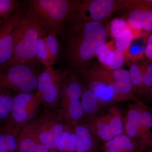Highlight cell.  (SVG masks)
Listing matches in <instances>:
<instances>
[{"label": "cell", "mask_w": 152, "mask_h": 152, "mask_svg": "<svg viewBox=\"0 0 152 152\" xmlns=\"http://www.w3.org/2000/svg\"><path fill=\"white\" fill-rule=\"evenodd\" d=\"M61 36L68 69L77 71L93 61L97 50L105 42L107 32L102 22L72 18Z\"/></svg>", "instance_id": "6da1fadb"}, {"label": "cell", "mask_w": 152, "mask_h": 152, "mask_svg": "<svg viewBox=\"0 0 152 152\" xmlns=\"http://www.w3.org/2000/svg\"><path fill=\"white\" fill-rule=\"evenodd\" d=\"M80 0H31L27 10L46 32L61 36Z\"/></svg>", "instance_id": "7a4b0ae2"}, {"label": "cell", "mask_w": 152, "mask_h": 152, "mask_svg": "<svg viewBox=\"0 0 152 152\" xmlns=\"http://www.w3.org/2000/svg\"><path fill=\"white\" fill-rule=\"evenodd\" d=\"M47 33L34 17L23 11L21 20L14 34L12 57L9 64H25L36 66V48L38 39Z\"/></svg>", "instance_id": "3957f363"}, {"label": "cell", "mask_w": 152, "mask_h": 152, "mask_svg": "<svg viewBox=\"0 0 152 152\" xmlns=\"http://www.w3.org/2000/svg\"><path fill=\"white\" fill-rule=\"evenodd\" d=\"M84 81L75 71L69 69L63 84L58 111L64 124L74 127L83 121L82 103Z\"/></svg>", "instance_id": "277c9868"}, {"label": "cell", "mask_w": 152, "mask_h": 152, "mask_svg": "<svg viewBox=\"0 0 152 152\" xmlns=\"http://www.w3.org/2000/svg\"><path fill=\"white\" fill-rule=\"evenodd\" d=\"M65 127L57 111L44 109L25 127L32 133L49 152H58V145Z\"/></svg>", "instance_id": "5b68a950"}, {"label": "cell", "mask_w": 152, "mask_h": 152, "mask_svg": "<svg viewBox=\"0 0 152 152\" xmlns=\"http://www.w3.org/2000/svg\"><path fill=\"white\" fill-rule=\"evenodd\" d=\"M40 73L36 66L18 64L0 65V92L33 93L37 90Z\"/></svg>", "instance_id": "8992f818"}, {"label": "cell", "mask_w": 152, "mask_h": 152, "mask_svg": "<svg viewBox=\"0 0 152 152\" xmlns=\"http://www.w3.org/2000/svg\"><path fill=\"white\" fill-rule=\"evenodd\" d=\"M75 72L85 81L99 82L111 87L116 97L126 94L131 88L129 72L125 69L112 70L102 64L92 61Z\"/></svg>", "instance_id": "52a82bcc"}, {"label": "cell", "mask_w": 152, "mask_h": 152, "mask_svg": "<svg viewBox=\"0 0 152 152\" xmlns=\"http://www.w3.org/2000/svg\"><path fill=\"white\" fill-rule=\"evenodd\" d=\"M41 104L36 93H16L14 95L8 118L1 128L16 137L31 121Z\"/></svg>", "instance_id": "ba28073f"}, {"label": "cell", "mask_w": 152, "mask_h": 152, "mask_svg": "<svg viewBox=\"0 0 152 152\" xmlns=\"http://www.w3.org/2000/svg\"><path fill=\"white\" fill-rule=\"evenodd\" d=\"M69 72L68 69H55L48 66L40 73L36 93L44 109L52 110L58 106L63 84Z\"/></svg>", "instance_id": "9c48e42d"}, {"label": "cell", "mask_w": 152, "mask_h": 152, "mask_svg": "<svg viewBox=\"0 0 152 152\" xmlns=\"http://www.w3.org/2000/svg\"><path fill=\"white\" fill-rule=\"evenodd\" d=\"M82 124L103 142L125 134L124 115L121 109L115 106H112L106 113L98 115Z\"/></svg>", "instance_id": "30bf717a"}, {"label": "cell", "mask_w": 152, "mask_h": 152, "mask_svg": "<svg viewBox=\"0 0 152 152\" xmlns=\"http://www.w3.org/2000/svg\"><path fill=\"white\" fill-rule=\"evenodd\" d=\"M131 7V0H83L72 18L84 21L102 22L114 12Z\"/></svg>", "instance_id": "8fae6325"}, {"label": "cell", "mask_w": 152, "mask_h": 152, "mask_svg": "<svg viewBox=\"0 0 152 152\" xmlns=\"http://www.w3.org/2000/svg\"><path fill=\"white\" fill-rule=\"evenodd\" d=\"M146 107L141 100L134 102L124 115L125 134L139 143L143 150L152 139L148 130Z\"/></svg>", "instance_id": "7c38bea8"}, {"label": "cell", "mask_w": 152, "mask_h": 152, "mask_svg": "<svg viewBox=\"0 0 152 152\" xmlns=\"http://www.w3.org/2000/svg\"><path fill=\"white\" fill-rule=\"evenodd\" d=\"M23 11L15 12L0 25V65L7 64L12 57L14 34Z\"/></svg>", "instance_id": "4fadbf2b"}, {"label": "cell", "mask_w": 152, "mask_h": 152, "mask_svg": "<svg viewBox=\"0 0 152 152\" xmlns=\"http://www.w3.org/2000/svg\"><path fill=\"white\" fill-rule=\"evenodd\" d=\"M129 27L133 30L152 31V9L135 7L124 10Z\"/></svg>", "instance_id": "5bb4252c"}, {"label": "cell", "mask_w": 152, "mask_h": 152, "mask_svg": "<svg viewBox=\"0 0 152 152\" xmlns=\"http://www.w3.org/2000/svg\"><path fill=\"white\" fill-rule=\"evenodd\" d=\"M77 139L76 152H100L101 141L83 124L73 127Z\"/></svg>", "instance_id": "9a60e30c"}, {"label": "cell", "mask_w": 152, "mask_h": 152, "mask_svg": "<svg viewBox=\"0 0 152 152\" xmlns=\"http://www.w3.org/2000/svg\"><path fill=\"white\" fill-rule=\"evenodd\" d=\"M103 152H142L139 143L126 134L116 136L102 145Z\"/></svg>", "instance_id": "2e32d148"}, {"label": "cell", "mask_w": 152, "mask_h": 152, "mask_svg": "<svg viewBox=\"0 0 152 152\" xmlns=\"http://www.w3.org/2000/svg\"><path fill=\"white\" fill-rule=\"evenodd\" d=\"M18 152H50L26 128L17 137Z\"/></svg>", "instance_id": "e0dca14e"}, {"label": "cell", "mask_w": 152, "mask_h": 152, "mask_svg": "<svg viewBox=\"0 0 152 152\" xmlns=\"http://www.w3.org/2000/svg\"><path fill=\"white\" fill-rule=\"evenodd\" d=\"M129 71L131 82L139 100L141 97L143 86L144 72L141 63H131Z\"/></svg>", "instance_id": "ac0fdd59"}, {"label": "cell", "mask_w": 152, "mask_h": 152, "mask_svg": "<svg viewBox=\"0 0 152 152\" xmlns=\"http://www.w3.org/2000/svg\"><path fill=\"white\" fill-rule=\"evenodd\" d=\"M77 139L74 128L66 125L58 147V152H76Z\"/></svg>", "instance_id": "d6986e66"}, {"label": "cell", "mask_w": 152, "mask_h": 152, "mask_svg": "<svg viewBox=\"0 0 152 152\" xmlns=\"http://www.w3.org/2000/svg\"><path fill=\"white\" fill-rule=\"evenodd\" d=\"M57 34L55 32H51L46 36V44L50 65L53 66L56 63L60 53L59 42L57 39Z\"/></svg>", "instance_id": "ffe728a7"}, {"label": "cell", "mask_w": 152, "mask_h": 152, "mask_svg": "<svg viewBox=\"0 0 152 152\" xmlns=\"http://www.w3.org/2000/svg\"><path fill=\"white\" fill-rule=\"evenodd\" d=\"M14 95L10 91L0 92V124H2V126L6 122L10 114Z\"/></svg>", "instance_id": "44dd1931"}, {"label": "cell", "mask_w": 152, "mask_h": 152, "mask_svg": "<svg viewBox=\"0 0 152 152\" xmlns=\"http://www.w3.org/2000/svg\"><path fill=\"white\" fill-rule=\"evenodd\" d=\"M0 152H18L16 137L1 128Z\"/></svg>", "instance_id": "7402d4cb"}, {"label": "cell", "mask_w": 152, "mask_h": 152, "mask_svg": "<svg viewBox=\"0 0 152 152\" xmlns=\"http://www.w3.org/2000/svg\"><path fill=\"white\" fill-rule=\"evenodd\" d=\"M133 30L131 28L127 29L115 39L116 49L123 53L130 46L133 39L135 38Z\"/></svg>", "instance_id": "603a6c76"}, {"label": "cell", "mask_w": 152, "mask_h": 152, "mask_svg": "<svg viewBox=\"0 0 152 152\" xmlns=\"http://www.w3.org/2000/svg\"><path fill=\"white\" fill-rule=\"evenodd\" d=\"M46 36H43L38 39L36 48L37 61L45 66V68L51 66L49 62L48 54L46 44Z\"/></svg>", "instance_id": "cb8c5ba5"}, {"label": "cell", "mask_w": 152, "mask_h": 152, "mask_svg": "<svg viewBox=\"0 0 152 152\" xmlns=\"http://www.w3.org/2000/svg\"><path fill=\"white\" fill-rule=\"evenodd\" d=\"M17 0H0V17L3 21L7 19L20 6Z\"/></svg>", "instance_id": "d4e9b609"}, {"label": "cell", "mask_w": 152, "mask_h": 152, "mask_svg": "<svg viewBox=\"0 0 152 152\" xmlns=\"http://www.w3.org/2000/svg\"><path fill=\"white\" fill-rule=\"evenodd\" d=\"M144 72L143 86L140 100L152 87V61L148 59L141 63Z\"/></svg>", "instance_id": "484cf974"}, {"label": "cell", "mask_w": 152, "mask_h": 152, "mask_svg": "<svg viewBox=\"0 0 152 152\" xmlns=\"http://www.w3.org/2000/svg\"><path fill=\"white\" fill-rule=\"evenodd\" d=\"M124 53L116 49L109 55L105 66L112 70L119 69L124 64Z\"/></svg>", "instance_id": "4316f807"}, {"label": "cell", "mask_w": 152, "mask_h": 152, "mask_svg": "<svg viewBox=\"0 0 152 152\" xmlns=\"http://www.w3.org/2000/svg\"><path fill=\"white\" fill-rule=\"evenodd\" d=\"M130 28L126 20L122 18L114 19L111 23L110 33L115 39L125 30Z\"/></svg>", "instance_id": "83f0119b"}, {"label": "cell", "mask_w": 152, "mask_h": 152, "mask_svg": "<svg viewBox=\"0 0 152 152\" xmlns=\"http://www.w3.org/2000/svg\"><path fill=\"white\" fill-rule=\"evenodd\" d=\"M145 54L148 59L152 61V33L147 39Z\"/></svg>", "instance_id": "f1b7e54d"}, {"label": "cell", "mask_w": 152, "mask_h": 152, "mask_svg": "<svg viewBox=\"0 0 152 152\" xmlns=\"http://www.w3.org/2000/svg\"><path fill=\"white\" fill-rule=\"evenodd\" d=\"M140 100L143 101L146 104L148 103L152 104V87Z\"/></svg>", "instance_id": "f546056e"}, {"label": "cell", "mask_w": 152, "mask_h": 152, "mask_svg": "<svg viewBox=\"0 0 152 152\" xmlns=\"http://www.w3.org/2000/svg\"><path fill=\"white\" fill-rule=\"evenodd\" d=\"M142 152H152V139L150 143L143 150Z\"/></svg>", "instance_id": "4dcf8cb0"}, {"label": "cell", "mask_w": 152, "mask_h": 152, "mask_svg": "<svg viewBox=\"0 0 152 152\" xmlns=\"http://www.w3.org/2000/svg\"><path fill=\"white\" fill-rule=\"evenodd\" d=\"M3 21V20H2V19L1 18V17H0V25H1V23H2Z\"/></svg>", "instance_id": "1f68e13d"}]
</instances>
